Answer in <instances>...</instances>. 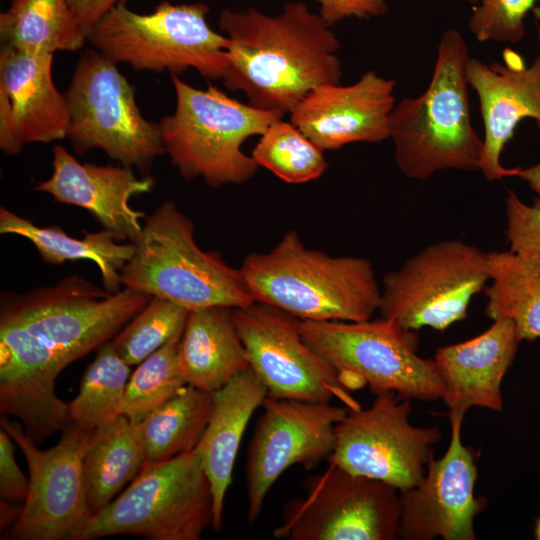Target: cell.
<instances>
[{"label":"cell","instance_id":"obj_1","mask_svg":"<svg viewBox=\"0 0 540 540\" xmlns=\"http://www.w3.org/2000/svg\"><path fill=\"white\" fill-rule=\"evenodd\" d=\"M152 296L128 288L111 293L66 276L0 300V411L14 416L37 444L69 423L68 402L55 393L58 374L97 350Z\"/></svg>","mask_w":540,"mask_h":540},{"label":"cell","instance_id":"obj_2","mask_svg":"<svg viewBox=\"0 0 540 540\" xmlns=\"http://www.w3.org/2000/svg\"><path fill=\"white\" fill-rule=\"evenodd\" d=\"M219 27L228 38L224 85L253 107L290 113L313 89L340 83V43L303 2L286 4L277 16L225 9Z\"/></svg>","mask_w":540,"mask_h":540},{"label":"cell","instance_id":"obj_3","mask_svg":"<svg viewBox=\"0 0 540 540\" xmlns=\"http://www.w3.org/2000/svg\"><path fill=\"white\" fill-rule=\"evenodd\" d=\"M239 270L254 302L302 321L359 322L380 308L381 289L369 260L308 249L294 230L269 252L246 256Z\"/></svg>","mask_w":540,"mask_h":540},{"label":"cell","instance_id":"obj_4","mask_svg":"<svg viewBox=\"0 0 540 540\" xmlns=\"http://www.w3.org/2000/svg\"><path fill=\"white\" fill-rule=\"evenodd\" d=\"M467 43L454 28L440 37L431 80L415 98L395 104L389 123L395 163L408 178L437 172L479 170L483 140L471 121Z\"/></svg>","mask_w":540,"mask_h":540},{"label":"cell","instance_id":"obj_5","mask_svg":"<svg viewBox=\"0 0 540 540\" xmlns=\"http://www.w3.org/2000/svg\"><path fill=\"white\" fill-rule=\"evenodd\" d=\"M133 244L134 253L121 270L124 288L170 300L189 311L254 302L240 270L220 254L199 248L192 221L172 201L145 217Z\"/></svg>","mask_w":540,"mask_h":540},{"label":"cell","instance_id":"obj_6","mask_svg":"<svg viewBox=\"0 0 540 540\" xmlns=\"http://www.w3.org/2000/svg\"><path fill=\"white\" fill-rule=\"evenodd\" d=\"M171 81L176 108L159 126L165 153L180 175L201 177L214 188L250 180L259 165L242 144L262 135L284 113L244 104L212 85L194 88L175 74Z\"/></svg>","mask_w":540,"mask_h":540},{"label":"cell","instance_id":"obj_7","mask_svg":"<svg viewBox=\"0 0 540 540\" xmlns=\"http://www.w3.org/2000/svg\"><path fill=\"white\" fill-rule=\"evenodd\" d=\"M204 3L157 5L152 13L131 11L126 0L109 9L88 31L87 41L115 63L135 70L181 74L194 68L222 79L228 64V38L210 28Z\"/></svg>","mask_w":540,"mask_h":540},{"label":"cell","instance_id":"obj_8","mask_svg":"<svg viewBox=\"0 0 540 540\" xmlns=\"http://www.w3.org/2000/svg\"><path fill=\"white\" fill-rule=\"evenodd\" d=\"M208 477L195 449L161 462H146L116 499L70 540L136 535L151 540H199L213 526Z\"/></svg>","mask_w":540,"mask_h":540},{"label":"cell","instance_id":"obj_9","mask_svg":"<svg viewBox=\"0 0 540 540\" xmlns=\"http://www.w3.org/2000/svg\"><path fill=\"white\" fill-rule=\"evenodd\" d=\"M305 342L340 373L345 386L435 401L444 386L434 359L417 354L418 337L392 320L302 321Z\"/></svg>","mask_w":540,"mask_h":540},{"label":"cell","instance_id":"obj_10","mask_svg":"<svg viewBox=\"0 0 540 540\" xmlns=\"http://www.w3.org/2000/svg\"><path fill=\"white\" fill-rule=\"evenodd\" d=\"M65 96L70 115L67 138L76 152L100 149L123 166L141 171L165 153L159 123L143 117L135 88L99 51L81 55Z\"/></svg>","mask_w":540,"mask_h":540},{"label":"cell","instance_id":"obj_11","mask_svg":"<svg viewBox=\"0 0 540 540\" xmlns=\"http://www.w3.org/2000/svg\"><path fill=\"white\" fill-rule=\"evenodd\" d=\"M489 282L487 252L459 239L430 244L383 278L381 317L408 330H445L466 318Z\"/></svg>","mask_w":540,"mask_h":540},{"label":"cell","instance_id":"obj_12","mask_svg":"<svg viewBox=\"0 0 540 540\" xmlns=\"http://www.w3.org/2000/svg\"><path fill=\"white\" fill-rule=\"evenodd\" d=\"M305 494L284 503L273 536L288 540L399 538L400 493L395 487L330 463L303 482Z\"/></svg>","mask_w":540,"mask_h":540},{"label":"cell","instance_id":"obj_13","mask_svg":"<svg viewBox=\"0 0 540 540\" xmlns=\"http://www.w3.org/2000/svg\"><path fill=\"white\" fill-rule=\"evenodd\" d=\"M371 406L348 410L335 426L333 463L356 475L385 482L399 491L417 486L440 441L437 427L409 420L411 403L394 392L375 394Z\"/></svg>","mask_w":540,"mask_h":540},{"label":"cell","instance_id":"obj_14","mask_svg":"<svg viewBox=\"0 0 540 540\" xmlns=\"http://www.w3.org/2000/svg\"><path fill=\"white\" fill-rule=\"evenodd\" d=\"M232 313L250 369L267 397L317 403L338 399L348 410L360 407L338 370L305 342L299 319L260 302Z\"/></svg>","mask_w":540,"mask_h":540},{"label":"cell","instance_id":"obj_15","mask_svg":"<svg viewBox=\"0 0 540 540\" xmlns=\"http://www.w3.org/2000/svg\"><path fill=\"white\" fill-rule=\"evenodd\" d=\"M21 449L29 469V488L17 522L9 531L15 540H70L92 516L83 473V458L92 431L70 422L60 441L41 450L22 423L0 420Z\"/></svg>","mask_w":540,"mask_h":540},{"label":"cell","instance_id":"obj_16","mask_svg":"<svg viewBox=\"0 0 540 540\" xmlns=\"http://www.w3.org/2000/svg\"><path fill=\"white\" fill-rule=\"evenodd\" d=\"M248 446L245 478L247 520L259 517L265 498L289 467L306 469L328 460L335 448V426L348 409L331 403L266 397Z\"/></svg>","mask_w":540,"mask_h":540},{"label":"cell","instance_id":"obj_17","mask_svg":"<svg viewBox=\"0 0 540 540\" xmlns=\"http://www.w3.org/2000/svg\"><path fill=\"white\" fill-rule=\"evenodd\" d=\"M463 418L450 417L448 449L441 458H431L422 481L399 491V538L475 539L474 518L485 507L486 500L474 494L475 453L461 441Z\"/></svg>","mask_w":540,"mask_h":540},{"label":"cell","instance_id":"obj_18","mask_svg":"<svg viewBox=\"0 0 540 540\" xmlns=\"http://www.w3.org/2000/svg\"><path fill=\"white\" fill-rule=\"evenodd\" d=\"M52 63L53 54L1 46L0 148L8 155L67 137L68 103L54 84Z\"/></svg>","mask_w":540,"mask_h":540},{"label":"cell","instance_id":"obj_19","mask_svg":"<svg viewBox=\"0 0 540 540\" xmlns=\"http://www.w3.org/2000/svg\"><path fill=\"white\" fill-rule=\"evenodd\" d=\"M395 81L371 70L351 85H321L290 112L291 123L323 150L389 138Z\"/></svg>","mask_w":540,"mask_h":540},{"label":"cell","instance_id":"obj_20","mask_svg":"<svg viewBox=\"0 0 540 540\" xmlns=\"http://www.w3.org/2000/svg\"><path fill=\"white\" fill-rule=\"evenodd\" d=\"M52 153V174L34 189L87 210L115 239L135 242L146 216L132 208L129 200L150 192L154 179L138 178L128 166L81 163L61 145L54 146Z\"/></svg>","mask_w":540,"mask_h":540},{"label":"cell","instance_id":"obj_21","mask_svg":"<svg viewBox=\"0 0 540 540\" xmlns=\"http://www.w3.org/2000/svg\"><path fill=\"white\" fill-rule=\"evenodd\" d=\"M509 54L506 65L471 57L467 68L484 128L479 170L489 181L516 175L517 168H505L500 158L518 124L530 118L540 125V54L529 66L513 51Z\"/></svg>","mask_w":540,"mask_h":540},{"label":"cell","instance_id":"obj_22","mask_svg":"<svg viewBox=\"0 0 540 540\" xmlns=\"http://www.w3.org/2000/svg\"><path fill=\"white\" fill-rule=\"evenodd\" d=\"M520 342L515 324L498 319L474 338L436 351L434 362L444 386L441 399L449 418L464 417L471 407L503 409L502 381Z\"/></svg>","mask_w":540,"mask_h":540},{"label":"cell","instance_id":"obj_23","mask_svg":"<svg viewBox=\"0 0 540 540\" xmlns=\"http://www.w3.org/2000/svg\"><path fill=\"white\" fill-rule=\"evenodd\" d=\"M267 391L248 369L212 393V409L206 429L195 448L210 482L213 528L221 530L224 500L246 427L256 409L263 405Z\"/></svg>","mask_w":540,"mask_h":540},{"label":"cell","instance_id":"obj_24","mask_svg":"<svg viewBox=\"0 0 540 540\" xmlns=\"http://www.w3.org/2000/svg\"><path fill=\"white\" fill-rule=\"evenodd\" d=\"M232 309L209 306L189 311L178 348L186 384L213 393L250 369Z\"/></svg>","mask_w":540,"mask_h":540},{"label":"cell","instance_id":"obj_25","mask_svg":"<svg viewBox=\"0 0 540 540\" xmlns=\"http://www.w3.org/2000/svg\"><path fill=\"white\" fill-rule=\"evenodd\" d=\"M0 233L26 238L48 264L61 265L78 260L94 262L99 268L103 287L111 293L121 290V270L134 253L133 243H117L104 229L93 233L82 231L83 237L79 239L67 235L57 225L37 226L5 207L0 208Z\"/></svg>","mask_w":540,"mask_h":540},{"label":"cell","instance_id":"obj_26","mask_svg":"<svg viewBox=\"0 0 540 540\" xmlns=\"http://www.w3.org/2000/svg\"><path fill=\"white\" fill-rule=\"evenodd\" d=\"M146 463L134 425L124 415L95 429L83 458L86 496L92 515L104 509Z\"/></svg>","mask_w":540,"mask_h":540},{"label":"cell","instance_id":"obj_27","mask_svg":"<svg viewBox=\"0 0 540 540\" xmlns=\"http://www.w3.org/2000/svg\"><path fill=\"white\" fill-rule=\"evenodd\" d=\"M212 393L184 385L137 423H132L146 462L193 451L209 421Z\"/></svg>","mask_w":540,"mask_h":540},{"label":"cell","instance_id":"obj_28","mask_svg":"<svg viewBox=\"0 0 540 540\" xmlns=\"http://www.w3.org/2000/svg\"><path fill=\"white\" fill-rule=\"evenodd\" d=\"M486 315L508 319L521 341L540 339V264L512 251L487 252Z\"/></svg>","mask_w":540,"mask_h":540},{"label":"cell","instance_id":"obj_29","mask_svg":"<svg viewBox=\"0 0 540 540\" xmlns=\"http://www.w3.org/2000/svg\"><path fill=\"white\" fill-rule=\"evenodd\" d=\"M1 46L54 54L77 51L87 33L68 0H11L0 15Z\"/></svg>","mask_w":540,"mask_h":540},{"label":"cell","instance_id":"obj_30","mask_svg":"<svg viewBox=\"0 0 540 540\" xmlns=\"http://www.w3.org/2000/svg\"><path fill=\"white\" fill-rule=\"evenodd\" d=\"M130 367L112 340L102 344L83 374L78 395L68 402L70 422L93 432L122 415Z\"/></svg>","mask_w":540,"mask_h":540},{"label":"cell","instance_id":"obj_31","mask_svg":"<svg viewBox=\"0 0 540 540\" xmlns=\"http://www.w3.org/2000/svg\"><path fill=\"white\" fill-rule=\"evenodd\" d=\"M323 151L292 123L280 119L261 135L251 156L281 180L300 184L325 172L328 164Z\"/></svg>","mask_w":540,"mask_h":540},{"label":"cell","instance_id":"obj_32","mask_svg":"<svg viewBox=\"0 0 540 540\" xmlns=\"http://www.w3.org/2000/svg\"><path fill=\"white\" fill-rule=\"evenodd\" d=\"M181 335L148 356L131 373L122 415L132 423L140 421L186 385L178 359Z\"/></svg>","mask_w":540,"mask_h":540},{"label":"cell","instance_id":"obj_33","mask_svg":"<svg viewBox=\"0 0 540 540\" xmlns=\"http://www.w3.org/2000/svg\"><path fill=\"white\" fill-rule=\"evenodd\" d=\"M188 314L185 307L153 296L112 339L114 348L130 366L138 365L182 334Z\"/></svg>","mask_w":540,"mask_h":540},{"label":"cell","instance_id":"obj_34","mask_svg":"<svg viewBox=\"0 0 540 540\" xmlns=\"http://www.w3.org/2000/svg\"><path fill=\"white\" fill-rule=\"evenodd\" d=\"M472 4L468 28L480 42L517 43L525 35V18L538 0H467Z\"/></svg>","mask_w":540,"mask_h":540},{"label":"cell","instance_id":"obj_35","mask_svg":"<svg viewBox=\"0 0 540 540\" xmlns=\"http://www.w3.org/2000/svg\"><path fill=\"white\" fill-rule=\"evenodd\" d=\"M505 211L510 251L540 264V197L527 204L509 190Z\"/></svg>","mask_w":540,"mask_h":540},{"label":"cell","instance_id":"obj_36","mask_svg":"<svg viewBox=\"0 0 540 540\" xmlns=\"http://www.w3.org/2000/svg\"><path fill=\"white\" fill-rule=\"evenodd\" d=\"M8 433L0 431V495L2 500L24 502L28 493L29 479L18 467L14 457V445Z\"/></svg>","mask_w":540,"mask_h":540},{"label":"cell","instance_id":"obj_37","mask_svg":"<svg viewBox=\"0 0 540 540\" xmlns=\"http://www.w3.org/2000/svg\"><path fill=\"white\" fill-rule=\"evenodd\" d=\"M320 4V16L332 26L348 18L369 19L388 12L385 0H316Z\"/></svg>","mask_w":540,"mask_h":540},{"label":"cell","instance_id":"obj_38","mask_svg":"<svg viewBox=\"0 0 540 540\" xmlns=\"http://www.w3.org/2000/svg\"><path fill=\"white\" fill-rule=\"evenodd\" d=\"M117 2L118 0H68L70 8L86 33Z\"/></svg>","mask_w":540,"mask_h":540},{"label":"cell","instance_id":"obj_39","mask_svg":"<svg viewBox=\"0 0 540 540\" xmlns=\"http://www.w3.org/2000/svg\"><path fill=\"white\" fill-rule=\"evenodd\" d=\"M515 176L524 180L537 196L540 197V162L526 168L517 167Z\"/></svg>","mask_w":540,"mask_h":540},{"label":"cell","instance_id":"obj_40","mask_svg":"<svg viewBox=\"0 0 540 540\" xmlns=\"http://www.w3.org/2000/svg\"><path fill=\"white\" fill-rule=\"evenodd\" d=\"M22 506L14 505L11 501L1 499V529L14 526L20 517Z\"/></svg>","mask_w":540,"mask_h":540},{"label":"cell","instance_id":"obj_41","mask_svg":"<svg viewBox=\"0 0 540 540\" xmlns=\"http://www.w3.org/2000/svg\"><path fill=\"white\" fill-rule=\"evenodd\" d=\"M534 536L537 540H540V517L536 520L535 523Z\"/></svg>","mask_w":540,"mask_h":540}]
</instances>
